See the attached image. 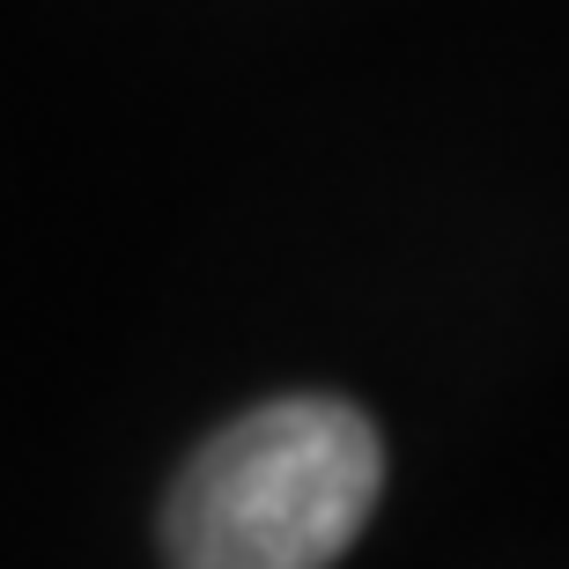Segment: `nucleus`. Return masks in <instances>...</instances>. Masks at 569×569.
Segmentation results:
<instances>
[{
    "label": "nucleus",
    "instance_id": "1",
    "mask_svg": "<svg viewBox=\"0 0 569 569\" xmlns=\"http://www.w3.org/2000/svg\"><path fill=\"white\" fill-rule=\"evenodd\" d=\"M385 443L348 400H274L214 429L163 503L170 569H333L370 526Z\"/></svg>",
    "mask_w": 569,
    "mask_h": 569
}]
</instances>
